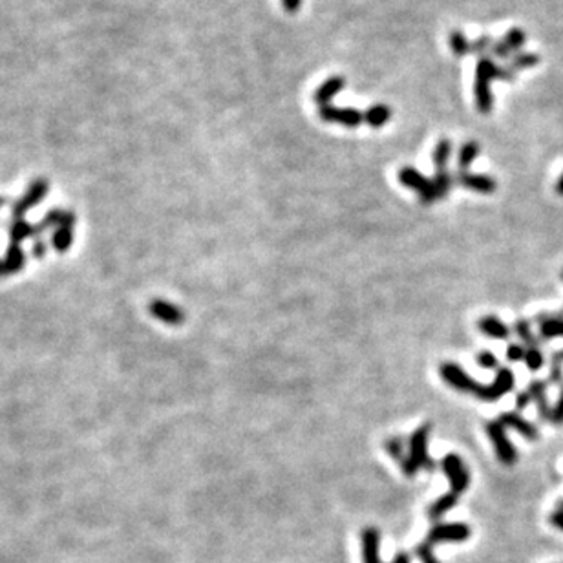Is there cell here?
<instances>
[{
	"label": "cell",
	"instance_id": "obj_1",
	"mask_svg": "<svg viewBox=\"0 0 563 563\" xmlns=\"http://www.w3.org/2000/svg\"><path fill=\"white\" fill-rule=\"evenodd\" d=\"M497 66L492 57L484 55L480 57L477 66H475V84H474V95H475V105L480 108L481 114H490L494 105L492 97V81L497 79Z\"/></svg>",
	"mask_w": 563,
	"mask_h": 563
},
{
	"label": "cell",
	"instance_id": "obj_21",
	"mask_svg": "<svg viewBox=\"0 0 563 563\" xmlns=\"http://www.w3.org/2000/svg\"><path fill=\"white\" fill-rule=\"evenodd\" d=\"M512 330H514V333L518 335V339L521 340V342H523L525 348H527V349H530V348L540 349L541 339L533 333L530 322L525 320V318H519V320L514 322V326H512Z\"/></svg>",
	"mask_w": 563,
	"mask_h": 563
},
{
	"label": "cell",
	"instance_id": "obj_25",
	"mask_svg": "<svg viewBox=\"0 0 563 563\" xmlns=\"http://www.w3.org/2000/svg\"><path fill=\"white\" fill-rule=\"evenodd\" d=\"M480 152H481L480 143H475V141H468V143H465V145L459 149V156H458L459 170H467V168L474 163L475 159H477Z\"/></svg>",
	"mask_w": 563,
	"mask_h": 563
},
{
	"label": "cell",
	"instance_id": "obj_11",
	"mask_svg": "<svg viewBox=\"0 0 563 563\" xmlns=\"http://www.w3.org/2000/svg\"><path fill=\"white\" fill-rule=\"evenodd\" d=\"M150 315L154 318H158L159 322L168 324V326H180L185 322V311L181 308H178L176 304L167 302V300L156 298L149 304Z\"/></svg>",
	"mask_w": 563,
	"mask_h": 563
},
{
	"label": "cell",
	"instance_id": "obj_36",
	"mask_svg": "<svg viewBox=\"0 0 563 563\" xmlns=\"http://www.w3.org/2000/svg\"><path fill=\"white\" fill-rule=\"evenodd\" d=\"M415 552H417V556L421 558L422 563H439L436 559V556H434V552H431V547L428 545L426 541L419 543V545L415 547Z\"/></svg>",
	"mask_w": 563,
	"mask_h": 563
},
{
	"label": "cell",
	"instance_id": "obj_31",
	"mask_svg": "<svg viewBox=\"0 0 563 563\" xmlns=\"http://www.w3.org/2000/svg\"><path fill=\"white\" fill-rule=\"evenodd\" d=\"M503 40H505V45L509 46V48H511L512 52H518L519 53V50H521L525 46V40H527V35H525L523 30H519V28H512V30L506 31V35L503 37Z\"/></svg>",
	"mask_w": 563,
	"mask_h": 563
},
{
	"label": "cell",
	"instance_id": "obj_6",
	"mask_svg": "<svg viewBox=\"0 0 563 563\" xmlns=\"http://www.w3.org/2000/svg\"><path fill=\"white\" fill-rule=\"evenodd\" d=\"M428 434H430V426L417 428L410 437V458L417 463L419 468L424 470H436V463L431 461V458L428 455Z\"/></svg>",
	"mask_w": 563,
	"mask_h": 563
},
{
	"label": "cell",
	"instance_id": "obj_8",
	"mask_svg": "<svg viewBox=\"0 0 563 563\" xmlns=\"http://www.w3.org/2000/svg\"><path fill=\"white\" fill-rule=\"evenodd\" d=\"M318 115L326 123H337L348 128H356L364 123V114L356 108H339L333 105H324L318 108Z\"/></svg>",
	"mask_w": 563,
	"mask_h": 563
},
{
	"label": "cell",
	"instance_id": "obj_45",
	"mask_svg": "<svg viewBox=\"0 0 563 563\" xmlns=\"http://www.w3.org/2000/svg\"><path fill=\"white\" fill-rule=\"evenodd\" d=\"M556 192H558L559 196H563V174H562V176H559L558 183H556Z\"/></svg>",
	"mask_w": 563,
	"mask_h": 563
},
{
	"label": "cell",
	"instance_id": "obj_42",
	"mask_svg": "<svg viewBox=\"0 0 563 563\" xmlns=\"http://www.w3.org/2000/svg\"><path fill=\"white\" fill-rule=\"evenodd\" d=\"M516 77V71L512 70L511 66H499V70H497V79L501 81H514Z\"/></svg>",
	"mask_w": 563,
	"mask_h": 563
},
{
	"label": "cell",
	"instance_id": "obj_41",
	"mask_svg": "<svg viewBox=\"0 0 563 563\" xmlns=\"http://www.w3.org/2000/svg\"><path fill=\"white\" fill-rule=\"evenodd\" d=\"M549 523L552 525V527L559 528V530H563V511H555L552 514L549 516Z\"/></svg>",
	"mask_w": 563,
	"mask_h": 563
},
{
	"label": "cell",
	"instance_id": "obj_39",
	"mask_svg": "<svg viewBox=\"0 0 563 563\" xmlns=\"http://www.w3.org/2000/svg\"><path fill=\"white\" fill-rule=\"evenodd\" d=\"M552 422L555 424H563V384L558 400H556L555 408H552Z\"/></svg>",
	"mask_w": 563,
	"mask_h": 563
},
{
	"label": "cell",
	"instance_id": "obj_37",
	"mask_svg": "<svg viewBox=\"0 0 563 563\" xmlns=\"http://www.w3.org/2000/svg\"><path fill=\"white\" fill-rule=\"evenodd\" d=\"M490 52H492L494 57H497V59H511V55H512V50L505 45V40L503 39L497 40V42H494Z\"/></svg>",
	"mask_w": 563,
	"mask_h": 563
},
{
	"label": "cell",
	"instance_id": "obj_10",
	"mask_svg": "<svg viewBox=\"0 0 563 563\" xmlns=\"http://www.w3.org/2000/svg\"><path fill=\"white\" fill-rule=\"evenodd\" d=\"M470 536V528L465 523H443L436 525L426 536V543L434 547L439 541H465Z\"/></svg>",
	"mask_w": 563,
	"mask_h": 563
},
{
	"label": "cell",
	"instance_id": "obj_47",
	"mask_svg": "<svg viewBox=\"0 0 563 563\" xmlns=\"http://www.w3.org/2000/svg\"><path fill=\"white\" fill-rule=\"evenodd\" d=\"M2 205H4V198L0 196V207H2Z\"/></svg>",
	"mask_w": 563,
	"mask_h": 563
},
{
	"label": "cell",
	"instance_id": "obj_14",
	"mask_svg": "<svg viewBox=\"0 0 563 563\" xmlns=\"http://www.w3.org/2000/svg\"><path fill=\"white\" fill-rule=\"evenodd\" d=\"M453 180L465 189L475 190V192L481 194H492L497 189V183L494 178L484 176V174H470L468 170H458Z\"/></svg>",
	"mask_w": 563,
	"mask_h": 563
},
{
	"label": "cell",
	"instance_id": "obj_34",
	"mask_svg": "<svg viewBox=\"0 0 563 563\" xmlns=\"http://www.w3.org/2000/svg\"><path fill=\"white\" fill-rule=\"evenodd\" d=\"M386 448L388 452L392 453L393 458H395L397 463H400L402 459L406 458L405 453V446H402V439H399V437H393V439H388L386 441Z\"/></svg>",
	"mask_w": 563,
	"mask_h": 563
},
{
	"label": "cell",
	"instance_id": "obj_44",
	"mask_svg": "<svg viewBox=\"0 0 563 563\" xmlns=\"http://www.w3.org/2000/svg\"><path fill=\"white\" fill-rule=\"evenodd\" d=\"M282 2H284V8L289 13H296L300 9V4H302V0H282Z\"/></svg>",
	"mask_w": 563,
	"mask_h": 563
},
{
	"label": "cell",
	"instance_id": "obj_9",
	"mask_svg": "<svg viewBox=\"0 0 563 563\" xmlns=\"http://www.w3.org/2000/svg\"><path fill=\"white\" fill-rule=\"evenodd\" d=\"M443 470H445V474L448 475L450 484H452V492L461 496V494L468 489V483H470V475H468L467 467L463 465L461 458L455 455V453H448V455L443 459Z\"/></svg>",
	"mask_w": 563,
	"mask_h": 563
},
{
	"label": "cell",
	"instance_id": "obj_29",
	"mask_svg": "<svg viewBox=\"0 0 563 563\" xmlns=\"http://www.w3.org/2000/svg\"><path fill=\"white\" fill-rule=\"evenodd\" d=\"M450 156H452V143L450 139H441L434 150V163L437 168H446Z\"/></svg>",
	"mask_w": 563,
	"mask_h": 563
},
{
	"label": "cell",
	"instance_id": "obj_3",
	"mask_svg": "<svg viewBox=\"0 0 563 563\" xmlns=\"http://www.w3.org/2000/svg\"><path fill=\"white\" fill-rule=\"evenodd\" d=\"M487 434H489L490 439H492L497 459H499L503 465H506V467L514 465V463L518 461V452H516V448L512 446L511 439L506 437V430L501 422L497 421V419L496 421L487 422Z\"/></svg>",
	"mask_w": 563,
	"mask_h": 563
},
{
	"label": "cell",
	"instance_id": "obj_13",
	"mask_svg": "<svg viewBox=\"0 0 563 563\" xmlns=\"http://www.w3.org/2000/svg\"><path fill=\"white\" fill-rule=\"evenodd\" d=\"M74 229H75V214L71 211H64L61 221H59V225L55 227V233H53L52 245L55 251L66 253L68 249H70L71 243H74Z\"/></svg>",
	"mask_w": 563,
	"mask_h": 563
},
{
	"label": "cell",
	"instance_id": "obj_2",
	"mask_svg": "<svg viewBox=\"0 0 563 563\" xmlns=\"http://www.w3.org/2000/svg\"><path fill=\"white\" fill-rule=\"evenodd\" d=\"M399 181H400V185H405V187H408V189L419 192V198H421V202L424 203V205H430V203H434L436 199H439L437 198V189H436V183H434V180H428V178H424L421 172L415 170L414 167L400 168Z\"/></svg>",
	"mask_w": 563,
	"mask_h": 563
},
{
	"label": "cell",
	"instance_id": "obj_46",
	"mask_svg": "<svg viewBox=\"0 0 563 563\" xmlns=\"http://www.w3.org/2000/svg\"><path fill=\"white\" fill-rule=\"evenodd\" d=\"M558 509H559V511H563V499H562V501H558Z\"/></svg>",
	"mask_w": 563,
	"mask_h": 563
},
{
	"label": "cell",
	"instance_id": "obj_30",
	"mask_svg": "<svg viewBox=\"0 0 563 563\" xmlns=\"http://www.w3.org/2000/svg\"><path fill=\"white\" fill-rule=\"evenodd\" d=\"M538 62H540V57H538L536 53L519 52L516 57H512V61L509 66H511L514 71H519V70H525V68L536 66Z\"/></svg>",
	"mask_w": 563,
	"mask_h": 563
},
{
	"label": "cell",
	"instance_id": "obj_49",
	"mask_svg": "<svg viewBox=\"0 0 563 563\" xmlns=\"http://www.w3.org/2000/svg\"><path fill=\"white\" fill-rule=\"evenodd\" d=\"M562 355H563V349H562Z\"/></svg>",
	"mask_w": 563,
	"mask_h": 563
},
{
	"label": "cell",
	"instance_id": "obj_32",
	"mask_svg": "<svg viewBox=\"0 0 563 563\" xmlns=\"http://www.w3.org/2000/svg\"><path fill=\"white\" fill-rule=\"evenodd\" d=\"M545 359H543V353L540 352L538 348H530L527 349V355H525V364L530 371H538L543 366Z\"/></svg>",
	"mask_w": 563,
	"mask_h": 563
},
{
	"label": "cell",
	"instance_id": "obj_18",
	"mask_svg": "<svg viewBox=\"0 0 563 563\" xmlns=\"http://www.w3.org/2000/svg\"><path fill=\"white\" fill-rule=\"evenodd\" d=\"M540 326V339L549 340L555 337H563V315L562 313H540L534 318Z\"/></svg>",
	"mask_w": 563,
	"mask_h": 563
},
{
	"label": "cell",
	"instance_id": "obj_27",
	"mask_svg": "<svg viewBox=\"0 0 563 563\" xmlns=\"http://www.w3.org/2000/svg\"><path fill=\"white\" fill-rule=\"evenodd\" d=\"M434 183H436V189H437V198L443 199L448 196L450 189H452L453 176L450 174L448 170H446V168H437L436 178H434Z\"/></svg>",
	"mask_w": 563,
	"mask_h": 563
},
{
	"label": "cell",
	"instance_id": "obj_48",
	"mask_svg": "<svg viewBox=\"0 0 563 563\" xmlns=\"http://www.w3.org/2000/svg\"><path fill=\"white\" fill-rule=\"evenodd\" d=\"M562 278H563V271H562Z\"/></svg>",
	"mask_w": 563,
	"mask_h": 563
},
{
	"label": "cell",
	"instance_id": "obj_33",
	"mask_svg": "<svg viewBox=\"0 0 563 563\" xmlns=\"http://www.w3.org/2000/svg\"><path fill=\"white\" fill-rule=\"evenodd\" d=\"M492 45L494 40L490 39L489 35H481L480 39H475L474 42H472L470 53H475V55H480V57H484V53L489 52V50H492Z\"/></svg>",
	"mask_w": 563,
	"mask_h": 563
},
{
	"label": "cell",
	"instance_id": "obj_19",
	"mask_svg": "<svg viewBox=\"0 0 563 563\" xmlns=\"http://www.w3.org/2000/svg\"><path fill=\"white\" fill-rule=\"evenodd\" d=\"M344 86H346V79H344V77H340V75L330 77V79L324 81V83L318 86L317 92H315V103H317L318 106L331 105V99H333L340 90H344Z\"/></svg>",
	"mask_w": 563,
	"mask_h": 563
},
{
	"label": "cell",
	"instance_id": "obj_7",
	"mask_svg": "<svg viewBox=\"0 0 563 563\" xmlns=\"http://www.w3.org/2000/svg\"><path fill=\"white\" fill-rule=\"evenodd\" d=\"M439 373L441 377H443V381H446V383H448L453 390H458V392L475 393L477 392V388H480V384L475 383L474 378H472L467 371L463 370L461 366L455 364V362H445V364H441Z\"/></svg>",
	"mask_w": 563,
	"mask_h": 563
},
{
	"label": "cell",
	"instance_id": "obj_28",
	"mask_svg": "<svg viewBox=\"0 0 563 563\" xmlns=\"http://www.w3.org/2000/svg\"><path fill=\"white\" fill-rule=\"evenodd\" d=\"M550 371H549V384H563V355L562 352L550 353Z\"/></svg>",
	"mask_w": 563,
	"mask_h": 563
},
{
	"label": "cell",
	"instance_id": "obj_40",
	"mask_svg": "<svg viewBox=\"0 0 563 563\" xmlns=\"http://www.w3.org/2000/svg\"><path fill=\"white\" fill-rule=\"evenodd\" d=\"M533 402V397L528 393V390H523V392H518L516 395V408L518 410H525L528 405Z\"/></svg>",
	"mask_w": 563,
	"mask_h": 563
},
{
	"label": "cell",
	"instance_id": "obj_38",
	"mask_svg": "<svg viewBox=\"0 0 563 563\" xmlns=\"http://www.w3.org/2000/svg\"><path fill=\"white\" fill-rule=\"evenodd\" d=\"M477 364L481 368H487V370H492V368H497V359L492 352H481L477 355Z\"/></svg>",
	"mask_w": 563,
	"mask_h": 563
},
{
	"label": "cell",
	"instance_id": "obj_5",
	"mask_svg": "<svg viewBox=\"0 0 563 563\" xmlns=\"http://www.w3.org/2000/svg\"><path fill=\"white\" fill-rule=\"evenodd\" d=\"M50 190V183L45 178H37L30 183V187L26 189V192L15 202L13 205V218H24L30 209L37 207L42 199L46 198V194Z\"/></svg>",
	"mask_w": 563,
	"mask_h": 563
},
{
	"label": "cell",
	"instance_id": "obj_26",
	"mask_svg": "<svg viewBox=\"0 0 563 563\" xmlns=\"http://www.w3.org/2000/svg\"><path fill=\"white\" fill-rule=\"evenodd\" d=\"M450 48H452V53L455 57H465V55L472 52V45L461 30H453L450 33Z\"/></svg>",
	"mask_w": 563,
	"mask_h": 563
},
{
	"label": "cell",
	"instance_id": "obj_50",
	"mask_svg": "<svg viewBox=\"0 0 563 563\" xmlns=\"http://www.w3.org/2000/svg\"><path fill=\"white\" fill-rule=\"evenodd\" d=\"M0 265H2V264H0Z\"/></svg>",
	"mask_w": 563,
	"mask_h": 563
},
{
	"label": "cell",
	"instance_id": "obj_43",
	"mask_svg": "<svg viewBox=\"0 0 563 563\" xmlns=\"http://www.w3.org/2000/svg\"><path fill=\"white\" fill-rule=\"evenodd\" d=\"M31 253H33L35 258H42L46 255V243L42 240H35V243L31 247Z\"/></svg>",
	"mask_w": 563,
	"mask_h": 563
},
{
	"label": "cell",
	"instance_id": "obj_24",
	"mask_svg": "<svg viewBox=\"0 0 563 563\" xmlns=\"http://www.w3.org/2000/svg\"><path fill=\"white\" fill-rule=\"evenodd\" d=\"M458 501H459L458 494L450 490L448 494H445L443 497H439L436 503H431V506L428 509V516H430V519H439L441 516L446 514L450 509H453V506L458 505Z\"/></svg>",
	"mask_w": 563,
	"mask_h": 563
},
{
	"label": "cell",
	"instance_id": "obj_22",
	"mask_svg": "<svg viewBox=\"0 0 563 563\" xmlns=\"http://www.w3.org/2000/svg\"><path fill=\"white\" fill-rule=\"evenodd\" d=\"M392 117V108L388 105H373L364 112V123L371 128H381Z\"/></svg>",
	"mask_w": 563,
	"mask_h": 563
},
{
	"label": "cell",
	"instance_id": "obj_17",
	"mask_svg": "<svg viewBox=\"0 0 563 563\" xmlns=\"http://www.w3.org/2000/svg\"><path fill=\"white\" fill-rule=\"evenodd\" d=\"M528 393L533 397V400L536 402L538 415L541 421H552V408L549 405V395H547V383L541 378H533L528 383Z\"/></svg>",
	"mask_w": 563,
	"mask_h": 563
},
{
	"label": "cell",
	"instance_id": "obj_12",
	"mask_svg": "<svg viewBox=\"0 0 563 563\" xmlns=\"http://www.w3.org/2000/svg\"><path fill=\"white\" fill-rule=\"evenodd\" d=\"M378 530L377 528H364L362 533V558H364V563H381V558H378ZM392 563H410V556L406 552H399L395 556Z\"/></svg>",
	"mask_w": 563,
	"mask_h": 563
},
{
	"label": "cell",
	"instance_id": "obj_4",
	"mask_svg": "<svg viewBox=\"0 0 563 563\" xmlns=\"http://www.w3.org/2000/svg\"><path fill=\"white\" fill-rule=\"evenodd\" d=\"M516 384L514 373H512L509 368H499L496 371V378H494L492 384H480L477 392L474 393L477 399L484 400V402H496L497 399H501L503 395H506L509 392H512V388Z\"/></svg>",
	"mask_w": 563,
	"mask_h": 563
},
{
	"label": "cell",
	"instance_id": "obj_15",
	"mask_svg": "<svg viewBox=\"0 0 563 563\" xmlns=\"http://www.w3.org/2000/svg\"><path fill=\"white\" fill-rule=\"evenodd\" d=\"M0 278L11 277L23 271V267L26 265V253L21 247V243H9L6 249L4 260H0Z\"/></svg>",
	"mask_w": 563,
	"mask_h": 563
},
{
	"label": "cell",
	"instance_id": "obj_23",
	"mask_svg": "<svg viewBox=\"0 0 563 563\" xmlns=\"http://www.w3.org/2000/svg\"><path fill=\"white\" fill-rule=\"evenodd\" d=\"M35 236V227L26 221L24 218H13L11 225H9V238L13 243H23L26 238Z\"/></svg>",
	"mask_w": 563,
	"mask_h": 563
},
{
	"label": "cell",
	"instance_id": "obj_35",
	"mask_svg": "<svg viewBox=\"0 0 563 563\" xmlns=\"http://www.w3.org/2000/svg\"><path fill=\"white\" fill-rule=\"evenodd\" d=\"M525 355H527V348H525L523 344H511L506 348V359L511 362L525 361Z\"/></svg>",
	"mask_w": 563,
	"mask_h": 563
},
{
	"label": "cell",
	"instance_id": "obj_16",
	"mask_svg": "<svg viewBox=\"0 0 563 563\" xmlns=\"http://www.w3.org/2000/svg\"><path fill=\"white\" fill-rule=\"evenodd\" d=\"M497 421L501 422L505 428H512V430H516L519 436H523L525 439L528 441H536L538 437H540V431H538L536 424L528 422L527 419H523L519 414H516V412H505V414L499 415Z\"/></svg>",
	"mask_w": 563,
	"mask_h": 563
},
{
	"label": "cell",
	"instance_id": "obj_20",
	"mask_svg": "<svg viewBox=\"0 0 563 563\" xmlns=\"http://www.w3.org/2000/svg\"><path fill=\"white\" fill-rule=\"evenodd\" d=\"M480 330L481 333L489 335V337H492V339H497V340H505L511 337V327L506 326L505 322H501L497 317H492V315H489V317H483L480 320Z\"/></svg>",
	"mask_w": 563,
	"mask_h": 563
}]
</instances>
